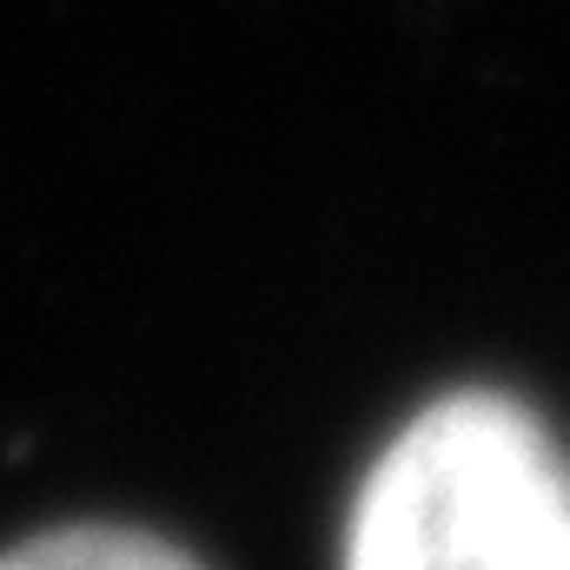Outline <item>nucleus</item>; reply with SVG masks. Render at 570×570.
<instances>
[{
    "mask_svg": "<svg viewBox=\"0 0 570 570\" xmlns=\"http://www.w3.org/2000/svg\"><path fill=\"white\" fill-rule=\"evenodd\" d=\"M0 570H199L179 544L120 531V524H73V531H47L20 551H7Z\"/></svg>",
    "mask_w": 570,
    "mask_h": 570,
    "instance_id": "f03ea898",
    "label": "nucleus"
},
{
    "mask_svg": "<svg viewBox=\"0 0 570 570\" xmlns=\"http://www.w3.org/2000/svg\"><path fill=\"white\" fill-rule=\"evenodd\" d=\"M338 570H570V471L504 392H451L365 471Z\"/></svg>",
    "mask_w": 570,
    "mask_h": 570,
    "instance_id": "f257e3e1",
    "label": "nucleus"
}]
</instances>
